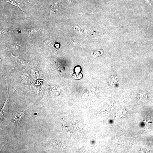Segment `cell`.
<instances>
[{"label":"cell","instance_id":"1","mask_svg":"<svg viewBox=\"0 0 153 153\" xmlns=\"http://www.w3.org/2000/svg\"><path fill=\"white\" fill-rule=\"evenodd\" d=\"M7 2L19 8L24 13L25 9L24 8L23 3L21 0H1L0 1V2Z\"/></svg>","mask_w":153,"mask_h":153},{"label":"cell","instance_id":"2","mask_svg":"<svg viewBox=\"0 0 153 153\" xmlns=\"http://www.w3.org/2000/svg\"><path fill=\"white\" fill-rule=\"evenodd\" d=\"M25 32L28 37H31L39 35L41 30L39 28L34 27L27 29Z\"/></svg>","mask_w":153,"mask_h":153},{"label":"cell","instance_id":"3","mask_svg":"<svg viewBox=\"0 0 153 153\" xmlns=\"http://www.w3.org/2000/svg\"><path fill=\"white\" fill-rule=\"evenodd\" d=\"M61 0H56L51 6L50 9V16L54 14L58 10V8L61 3Z\"/></svg>","mask_w":153,"mask_h":153},{"label":"cell","instance_id":"4","mask_svg":"<svg viewBox=\"0 0 153 153\" xmlns=\"http://www.w3.org/2000/svg\"><path fill=\"white\" fill-rule=\"evenodd\" d=\"M24 115V112H19L14 116L13 120L15 122H19L23 118Z\"/></svg>","mask_w":153,"mask_h":153},{"label":"cell","instance_id":"5","mask_svg":"<svg viewBox=\"0 0 153 153\" xmlns=\"http://www.w3.org/2000/svg\"><path fill=\"white\" fill-rule=\"evenodd\" d=\"M21 46V45L18 42H16L13 43L12 47L15 50H18L20 49Z\"/></svg>","mask_w":153,"mask_h":153},{"label":"cell","instance_id":"6","mask_svg":"<svg viewBox=\"0 0 153 153\" xmlns=\"http://www.w3.org/2000/svg\"><path fill=\"white\" fill-rule=\"evenodd\" d=\"M8 32L7 30H1L0 31V36H2L4 35L5 33H6Z\"/></svg>","mask_w":153,"mask_h":153},{"label":"cell","instance_id":"7","mask_svg":"<svg viewBox=\"0 0 153 153\" xmlns=\"http://www.w3.org/2000/svg\"><path fill=\"white\" fill-rule=\"evenodd\" d=\"M145 2L149 5H151V2L150 0H144Z\"/></svg>","mask_w":153,"mask_h":153},{"label":"cell","instance_id":"8","mask_svg":"<svg viewBox=\"0 0 153 153\" xmlns=\"http://www.w3.org/2000/svg\"><path fill=\"white\" fill-rule=\"evenodd\" d=\"M74 0H67L68 3H72L74 1Z\"/></svg>","mask_w":153,"mask_h":153}]
</instances>
